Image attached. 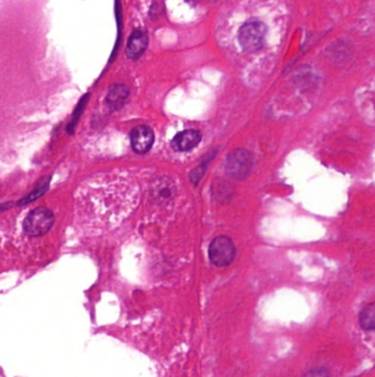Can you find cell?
<instances>
[{
    "label": "cell",
    "instance_id": "obj_9",
    "mask_svg": "<svg viewBox=\"0 0 375 377\" xmlns=\"http://www.w3.org/2000/svg\"><path fill=\"white\" fill-rule=\"evenodd\" d=\"M130 91L127 86L124 84H116L110 87L106 96V103L108 107L114 110H120L124 107L129 98Z\"/></svg>",
    "mask_w": 375,
    "mask_h": 377
},
{
    "label": "cell",
    "instance_id": "obj_5",
    "mask_svg": "<svg viewBox=\"0 0 375 377\" xmlns=\"http://www.w3.org/2000/svg\"><path fill=\"white\" fill-rule=\"evenodd\" d=\"M131 147L136 154H146L154 144V132L149 126H138L130 135Z\"/></svg>",
    "mask_w": 375,
    "mask_h": 377
},
{
    "label": "cell",
    "instance_id": "obj_8",
    "mask_svg": "<svg viewBox=\"0 0 375 377\" xmlns=\"http://www.w3.org/2000/svg\"><path fill=\"white\" fill-rule=\"evenodd\" d=\"M148 48V37L141 30H136L132 32L128 40L127 57L130 60H138L143 55Z\"/></svg>",
    "mask_w": 375,
    "mask_h": 377
},
{
    "label": "cell",
    "instance_id": "obj_10",
    "mask_svg": "<svg viewBox=\"0 0 375 377\" xmlns=\"http://www.w3.org/2000/svg\"><path fill=\"white\" fill-rule=\"evenodd\" d=\"M359 322L366 331L375 330V302L366 304L359 314Z\"/></svg>",
    "mask_w": 375,
    "mask_h": 377
},
{
    "label": "cell",
    "instance_id": "obj_3",
    "mask_svg": "<svg viewBox=\"0 0 375 377\" xmlns=\"http://www.w3.org/2000/svg\"><path fill=\"white\" fill-rule=\"evenodd\" d=\"M54 223V216L47 208H34L28 214L23 222V230L31 238L42 236L51 230Z\"/></svg>",
    "mask_w": 375,
    "mask_h": 377
},
{
    "label": "cell",
    "instance_id": "obj_6",
    "mask_svg": "<svg viewBox=\"0 0 375 377\" xmlns=\"http://www.w3.org/2000/svg\"><path fill=\"white\" fill-rule=\"evenodd\" d=\"M202 140V135L198 130L188 129L180 132L170 142V146L176 152H185L197 147Z\"/></svg>",
    "mask_w": 375,
    "mask_h": 377
},
{
    "label": "cell",
    "instance_id": "obj_7",
    "mask_svg": "<svg viewBox=\"0 0 375 377\" xmlns=\"http://www.w3.org/2000/svg\"><path fill=\"white\" fill-rule=\"evenodd\" d=\"M175 194V186L168 178H158L151 186V198L156 203H166Z\"/></svg>",
    "mask_w": 375,
    "mask_h": 377
},
{
    "label": "cell",
    "instance_id": "obj_2",
    "mask_svg": "<svg viewBox=\"0 0 375 377\" xmlns=\"http://www.w3.org/2000/svg\"><path fill=\"white\" fill-rule=\"evenodd\" d=\"M252 169H254V156L248 150L239 148L227 156L224 170L232 179H246L251 174Z\"/></svg>",
    "mask_w": 375,
    "mask_h": 377
},
{
    "label": "cell",
    "instance_id": "obj_1",
    "mask_svg": "<svg viewBox=\"0 0 375 377\" xmlns=\"http://www.w3.org/2000/svg\"><path fill=\"white\" fill-rule=\"evenodd\" d=\"M266 26L259 20L246 22L239 30V42L246 52H256L262 49L266 41Z\"/></svg>",
    "mask_w": 375,
    "mask_h": 377
},
{
    "label": "cell",
    "instance_id": "obj_11",
    "mask_svg": "<svg viewBox=\"0 0 375 377\" xmlns=\"http://www.w3.org/2000/svg\"><path fill=\"white\" fill-rule=\"evenodd\" d=\"M303 377H332V375L326 368H318L308 371V372L305 373Z\"/></svg>",
    "mask_w": 375,
    "mask_h": 377
},
{
    "label": "cell",
    "instance_id": "obj_4",
    "mask_svg": "<svg viewBox=\"0 0 375 377\" xmlns=\"http://www.w3.org/2000/svg\"><path fill=\"white\" fill-rule=\"evenodd\" d=\"M236 257V246L227 236H218L210 246V260L217 267H226Z\"/></svg>",
    "mask_w": 375,
    "mask_h": 377
}]
</instances>
